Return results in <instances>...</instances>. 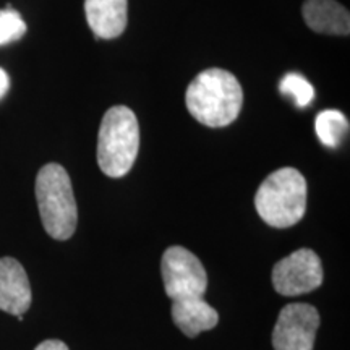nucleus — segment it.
I'll use <instances>...</instances> for the list:
<instances>
[{
  "label": "nucleus",
  "mask_w": 350,
  "mask_h": 350,
  "mask_svg": "<svg viewBox=\"0 0 350 350\" xmlns=\"http://www.w3.org/2000/svg\"><path fill=\"white\" fill-rule=\"evenodd\" d=\"M188 112L200 124L221 129L239 117L243 104V91L237 78L222 68L201 72L187 88Z\"/></svg>",
  "instance_id": "1"
},
{
  "label": "nucleus",
  "mask_w": 350,
  "mask_h": 350,
  "mask_svg": "<svg viewBox=\"0 0 350 350\" xmlns=\"http://www.w3.org/2000/svg\"><path fill=\"white\" fill-rule=\"evenodd\" d=\"M255 206L266 224L287 229L301 221L306 211V180L294 167L275 170L262 180Z\"/></svg>",
  "instance_id": "2"
},
{
  "label": "nucleus",
  "mask_w": 350,
  "mask_h": 350,
  "mask_svg": "<svg viewBox=\"0 0 350 350\" xmlns=\"http://www.w3.org/2000/svg\"><path fill=\"white\" fill-rule=\"evenodd\" d=\"M36 200L44 229L52 239L68 240L75 234L78 209L72 182L60 164H46L36 177Z\"/></svg>",
  "instance_id": "3"
},
{
  "label": "nucleus",
  "mask_w": 350,
  "mask_h": 350,
  "mask_svg": "<svg viewBox=\"0 0 350 350\" xmlns=\"http://www.w3.org/2000/svg\"><path fill=\"white\" fill-rule=\"evenodd\" d=\"M139 150L137 116L125 106L111 107L100 122L98 137V164L112 178L130 172Z\"/></svg>",
  "instance_id": "4"
},
{
  "label": "nucleus",
  "mask_w": 350,
  "mask_h": 350,
  "mask_svg": "<svg viewBox=\"0 0 350 350\" xmlns=\"http://www.w3.org/2000/svg\"><path fill=\"white\" fill-rule=\"evenodd\" d=\"M161 273L165 294L170 300L200 299L208 287V274L204 266L187 248L169 247L161 260Z\"/></svg>",
  "instance_id": "5"
},
{
  "label": "nucleus",
  "mask_w": 350,
  "mask_h": 350,
  "mask_svg": "<svg viewBox=\"0 0 350 350\" xmlns=\"http://www.w3.org/2000/svg\"><path fill=\"white\" fill-rule=\"evenodd\" d=\"M321 284V260L310 248H300L274 265L273 286L284 297L308 294Z\"/></svg>",
  "instance_id": "6"
},
{
  "label": "nucleus",
  "mask_w": 350,
  "mask_h": 350,
  "mask_svg": "<svg viewBox=\"0 0 350 350\" xmlns=\"http://www.w3.org/2000/svg\"><path fill=\"white\" fill-rule=\"evenodd\" d=\"M319 313L308 304L286 305L273 331L274 350H313Z\"/></svg>",
  "instance_id": "7"
},
{
  "label": "nucleus",
  "mask_w": 350,
  "mask_h": 350,
  "mask_svg": "<svg viewBox=\"0 0 350 350\" xmlns=\"http://www.w3.org/2000/svg\"><path fill=\"white\" fill-rule=\"evenodd\" d=\"M31 286L26 271L15 258H0V310L21 317L31 306Z\"/></svg>",
  "instance_id": "8"
},
{
  "label": "nucleus",
  "mask_w": 350,
  "mask_h": 350,
  "mask_svg": "<svg viewBox=\"0 0 350 350\" xmlns=\"http://www.w3.org/2000/svg\"><path fill=\"white\" fill-rule=\"evenodd\" d=\"M88 25L96 38H119L126 28V0H85Z\"/></svg>",
  "instance_id": "9"
},
{
  "label": "nucleus",
  "mask_w": 350,
  "mask_h": 350,
  "mask_svg": "<svg viewBox=\"0 0 350 350\" xmlns=\"http://www.w3.org/2000/svg\"><path fill=\"white\" fill-rule=\"evenodd\" d=\"M301 13L313 31L334 36H347L350 33L349 10L336 0H305Z\"/></svg>",
  "instance_id": "10"
},
{
  "label": "nucleus",
  "mask_w": 350,
  "mask_h": 350,
  "mask_svg": "<svg viewBox=\"0 0 350 350\" xmlns=\"http://www.w3.org/2000/svg\"><path fill=\"white\" fill-rule=\"evenodd\" d=\"M172 319L175 326L188 338H196L201 332L214 329L219 323V314L208 301L200 299H185L172 301Z\"/></svg>",
  "instance_id": "11"
},
{
  "label": "nucleus",
  "mask_w": 350,
  "mask_h": 350,
  "mask_svg": "<svg viewBox=\"0 0 350 350\" xmlns=\"http://www.w3.org/2000/svg\"><path fill=\"white\" fill-rule=\"evenodd\" d=\"M314 130H317L319 142L325 146L336 150L342 143L345 135L349 133V120L342 112L329 109V111L318 113L317 120H314Z\"/></svg>",
  "instance_id": "12"
},
{
  "label": "nucleus",
  "mask_w": 350,
  "mask_h": 350,
  "mask_svg": "<svg viewBox=\"0 0 350 350\" xmlns=\"http://www.w3.org/2000/svg\"><path fill=\"white\" fill-rule=\"evenodd\" d=\"M279 91L284 96H288L295 100V104L299 107H305L312 103L314 98V90L312 83L305 80L304 77L299 73H287L282 78L281 85H279Z\"/></svg>",
  "instance_id": "13"
},
{
  "label": "nucleus",
  "mask_w": 350,
  "mask_h": 350,
  "mask_svg": "<svg viewBox=\"0 0 350 350\" xmlns=\"http://www.w3.org/2000/svg\"><path fill=\"white\" fill-rule=\"evenodd\" d=\"M26 33V23L21 15L13 8L0 10V46L18 41Z\"/></svg>",
  "instance_id": "14"
},
{
  "label": "nucleus",
  "mask_w": 350,
  "mask_h": 350,
  "mask_svg": "<svg viewBox=\"0 0 350 350\" xmlns=\"http://www.w3.org/2000/svg\"><path fill=\"white\" fill-rule=\"evenodd\" d=\"M36 350H68L67 344L59 339H47L36 347Z\"/></svg>",
  "instance_id": "15"
},
{
  "label": "nucleus",
  "mask_w": 350,
  "mask_h": 350,
  "mask_svg": "<svg viewBox=\"0 0 350 350\" xmlns=\"http://www.w3.org/2000/svg\"><path fill=\"white\" fill-rule=\"evenodd\" d=\"M8 88H10V78H8L5 70L0 68V99L5 98V94L8 93Z\"/></svg>",
  "instance_id": "16"
}]
</instances>
